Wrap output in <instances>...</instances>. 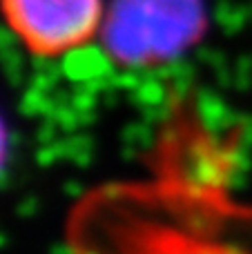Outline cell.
I'll list each match as a JSON object with an SVG mask.
<instances>
[{"mask_svg":"<svg viewBox=\"0 0 252 254\" xmlns=\"http://www.w3.org/2000/svg\"><path fill=\"white\" fill-rule=\"evenodd\" d=\"M0 11L16 38L43 58L83 47L103 27V0H0Z\"/></svg>","mask_w":252,"mask_h":254,"instance_id":"2","label":"cell"},{"mask_svg":"<svg viewBox=\"0 0 252 254\" xmlns=\"http://www.w3.org/2000/svg\"><path fill=\"white\" fill-rule=\"evenodd\" d=\"M4 154H7V134H4V127L0 123V167L4 163Z\"/></svg>","mask_w":252,"mask_h":254,"instance_id":"3","label":"cell"},{"mask_svg":"<svg viewBox=\"0 0 252 254\" xmlns=\"http://www.w3.org/2000/svg\"><path fill=\"white\" fill-rule=\"evenodd\" d=\"M205 29L201 0H119L105 40L123 63H154L188 49Z\"/></svg>","mask_w":252,"mask_h":254,"instance_id":"1","label":"cell"}]
</instances>
